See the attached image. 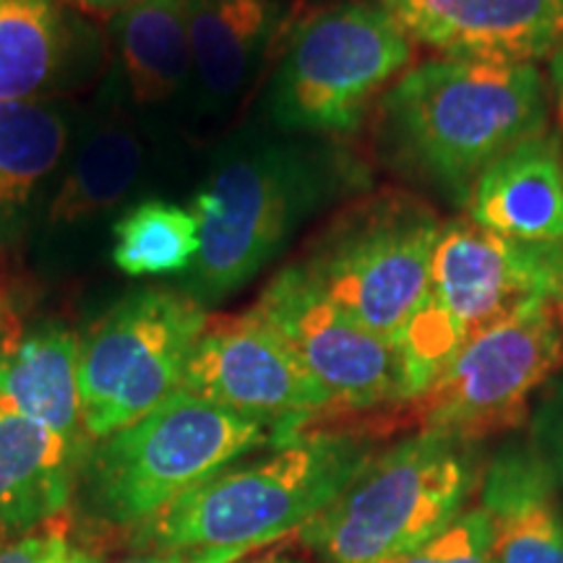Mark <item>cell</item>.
I'll use <instances>...</instances> for the list:
<instances>
[{
  "instance_id": "6da1fadb",
  "label": "cell",
  "mask_w": 563,
  "mask_h": 563,
  "mask_svg": "<svg viewBox=\"0 0 563 563\" xmlns=\"http://www.w3.org/2000/svg\"><path fill=\"white\" fill-rule=\"evenodd\" d=\"M352 180V159L327 141L258 125L232 133L194 194L201 243L178 290L207 311L238 295Z\"/></svg>"
},
{
  "instance_id": "7a4b0ae2",
  "label": "cell",
  "mask_w": 563,
  "mask_h": 563,
  "mask_svg": "<svg viewBox=\"0 0 563 563\" xmlns=\"http://www.w3.org/2000/svg\"><path fill=\"white\" fill-rule=\"evenodd\" d=\"M548 79L534 63L426 58L378 102L389 157L449 201L467 207L496 159L548 129Z\"/></svg>"
},
{
  "instance_id": "3957f363",
  "label": "cell",
  "mask_w": 563,
  "mask_h": 563,
  "mask_svg": "<svg viewBox=\"0 0 563 563\" xmlns=\"http://www.w3.org/2000/svg\"><path fill=\"white\" fill-rule=\"evenodd\" d=\"M376 452L352 426H316L230 462L125 534L136 553L262 548L298 532Z\"/></svg>"
},
{
  "instance_id": "277c9868",
  "label": "cell",
  "mask_w": 563,
  "mask_h": 563,
  "mask_svg": "<svg viewBox=\"0 0 563 563\" xmlns=\"http://www.w3.org/2000/svg\"><path fill=\"white\" fill-rule=\"evenodd\" d=\"M274 441L264 422L178 389L144 418L91 441L70 519L89 532L129 534L217 470Z\"/></svg>"
},
{
  "instance_id": "5b68a950",
  "label": "cell",
  "mask_w": 563,
  "mask_h": 563,
  "mask_svg": "<svg viewBox=\"0 0 563 563\" xmlns=\"http://www.w3.org/2000/svg\"><path fill=\"white\" fill-rule=\"evenodd\" d=\"M481 443L415 431L376 449L298 532L316 563H394L452 527L481 493Z\"/></svg>"
},
{
  "instance_id": "8992f818",
  "label": "cell",
  "mask_w": 563,
  "mask_h": 563,
  "mask_svg": "<svg viewBox=\"0 0 563 563\" xmlns=\"http://www.w3.org/2000/svg\"><path fill=\"white\" fill-rule=\"evenodd\" d=\"M412 60L415 42L382 3L329 5L292 24L266 87V118L290 136L352 133Z\"/></svg>"
},
{
  "instance_id": "52a82bcc",
  "label": "cell",
  "mask_w": 563,
  "mask_h": 563,
  "mask_svg": "<svg viewBox=\"0 0 563 563\" xmlns=\"http://www.w3.org/2000/svg\"><path fill=\"white\" fill-rule=\"evenodd\" d=\"M439 214L415 196L386 191L350 203L295 266L323 298L397 344L426 298Z\"/></svg>"
},
{
  "instance_id": "ba28073f",
  "label": "cell",
  "mask_w": 563,
  "mask_h": 563,
  "mask_svg": "<svg viewBox=\"0 0 563 563\" xmlns=\"http://www.w3.org/2000/svg\"><path fill=\"white\" fill-rule=\"evenodd\" d=\"M563 371V298H540L470 336L410 410L420 431L481 443L522 426Z\"/></svg>"
},
{
  "instance_id": "9c48e42d",
  "label": "cell",
  "mask_w": 563,
  "mask_h": 563,
  "mask_svg": "<svg viewBox=\"0 0 563 563\" xmlns=\"http://www.w3.org/2000/svg\"><path fill=\"white\" fill-rule=\"evenodd\" d=\"M207 308L178 287H141L81 334L79 382L91 441L144 418L180 389Z\"/></svg>"
},
{
  "instance_id": "30bf717a",
  "label": "cell",
  "mask_w": 563,
  "mask_h": 563,
  "mask_svg": "<svg viewBox=\"0 0 563 563\" xmlns=\"http://www.w3.org/2000/svg\"><path fill=\"white\" fill-rule=\"evenodd\" d=\"M540 298H563V243H519L467 217L441 222L415 329L449 352Z\"/></svg>"
},
{
  "instance_id": "8fae6325",
  "label": "cell",
  "mask_w": 563,
  "mask_h": 563,
  "mask_svg": "<svg viewBox=\"0 0 563 563\" xmlns=\"http://www.w3.org/2000/svg\"><path fill=\"white\" fill-rule=\"evenodd\" d=\"M159 141L157 129L108 97L79 115L66 165L32 232L37 264L63 269L91 238L110 232L150 186Z\"/></svg>"
},
{
  "instance_id": "7c38bea8",
  "label": "cell",
  "mask_w": 563,
  "mask_h": 563,
  "mask_svg": "<svg viewBox=\"0 0 563 563\" xmlns=\"http://www.w3.org/2000/svg\"><path fill=\"white\" fill-rule=\"evenodd\" d=\"M180 389L264 422L277 441L316 426H334L329 394L253 308L209 313L188 355Z\"/></svg>"
},
{
  "instance_id": "4fadbf2b",
  "label": "cell",
  "mask_w": 563,
  "mask_h": 563,
  "mask_svg": "<svg viewBox=\"0 0 563 563\" xmlns=\"http://www.w3.org/2000/svg\"><path fill=\"white\" fill-rule=\"evenodd\" d=\"M253 311L279 332L329 394L334 420L410 405L399 344L373 334L323 298L295 264L274 274Z\"/></svg>"
},
{
  "instance_id": "5bb4252c",
  "label": "cell",
  "mask_w": 563,
  "mask_h": 563,
  "mask_svg": "<svg viewBox=\"0 0 563 563\" xmlns=\"http://www.w3.org/2000/svg\"><path fill=\"white\" fill-rule=\"evenodd\" d=\"M415 47L443 58L534 63L563 42V0H378Z\"/></svg>"
},
{
  "instance_id": "9a60e30c",
  "label": "cell",
  "mask_w": 563,
  "mask_h": 563,
  "mask_svg": "<svg viewBox=\"0 0 563 563\" xmlns=\"http://www.w3.org/2000/svg\"><path fill=\"white\" fill-rule=\"evenodd\" d=\"M191 110L220 115L249 95L292 30L285 0H186Z\"/></svg>"
},
{
  "instance_id": "2e32d148",
  "label": "cell",
  "mask_w": 563,
  "mask_h": 563,
  "mask_svg": "<svg viewBox=\"0 0 563 563\" xmlns=\"http://www.w3.org/2000/svg\"><path fill=\"white\" fill-rule=\"evenodd\" d=\"M100 97L159 133L165 131L157 118L191 108L186 0H136L110 19V70Z\"/></svg>"
},
{
  "instance_id": "e0dca14e",
  "label": "cell",
  "mask_w": 563,
  "mask_h": 563,
  "mask_svg": "<svg viewBox=\"0 0 563 563\" xmlns=\"http://www.w3.org/2000/svg\"><path fill=\"white\" fill-rule=\"evenodd\" d=\"M102 55L97 32L63 0H0V102H53Z\"/></svg>"
},
{
  "instance_id": "ac0fdd59",
  "label": "cell",
  "mask_w": 563,
  "mask_h": 563,
  "mask_svg": "<svg viewBox=\"0 0 563 563\" xmlns=\"http://www.w3.org/2000/svg\"><path fill=\"white\" fill-rule=\"evenodd\" d=\"M493 563H563V493L534 441H511L485 462L477 493Z\"/></svg>"
},
{
  "instance_id": "d6986e66",
  "label": "cell",
  "mask_w": 563,
  "mask_h": 563,
  "mask_svg": "<svg viewBox=\"0 0 563 563\" xmlns=\"http://www.w3.org/2000/svg\"><path fill=\"white\" fill-rule=\"evenodd\" d=\"M79 115L66 100L0 102V251L32 238L74 144Z\"/></svg>"
},
{
  "instance_id": "ffe728a7",
  "label": "cell",
  "mask_w": 563,
  "mask_h": 563,
  "mask_svg": "<svg viewBox=\"0 0 563 563\" xmlns=\"http://www.w3.org/2000/svg\"><path fill=\"white\" fill-rule=\"evenodd\" d=\"M464 209L509 241L563 243V133L545 129L493 162Z\"/></svg>"
},
{
  "instance_id": "44dd1931",
  "label": "cell",
  "mask_w": 563,
  "mask_h": 563,
  "mask_svg": "<svg viewBox=\"0 0 563 563\" xmlns=\"http://www.w3.org/2000/svg\"><path fill=\"white\" fill-rule=\"evenodd\" d=\"M87 452L0 399V540L70 511Z\"/></svg>"
},
{
  "instance_id": "7402d4cb",
  "label": "cell",
  "mask_w": 563,
  "mask_h": 563,
  "mask_svg": "<svg viewBox=\"0 0 563 563\" xmlns=\"http://www.w3.org/2000/svg\"><path fill=\"white\" fill-rule=\"evenodd\" d=\"M81 334L63 321L30 323L24 340L0 361V399L63 439L91 446L79 382Z\"/></svg>"
},
{
  "instance_id": "603a6c76",
  "label": "cell",
  "mask_w": 563,
  "mask_h": 563,
  "mask_svg": "<svg viewBox=\"0 0 563 563\" xmlns=\"http://www.w3.org/2000/svg\"><path fill=\"white\" fill-rule=\"evenodd\" d=\"M110 258L129 277L186 274L199 253L194 211L167 199H139L112 222Z\"/></svg>"
},
{
  "instance_id": "cb8c5ba5",
  "label": "cell",
  "mask_w": 563,
  "mask_h": 563,
  "mask_svg": "<svg viewBox=\"0 0 563 563\" xmlns=\"http://www.w3.org/2000/svg\"><path fill=\"white\" fill-rule=\"evenodd\" d=\"M70 511L30 532L0 540V563H102L95 548L70 534Z\"/></svg>"
},
{
  "instance_id": "d4e9b609",
  "label": "cell",
  "mask_w": 563,
  "mask_h": 563,
  "mask_svg": "<svg viewBox=\"0 0 563 563\" xmlns=\"http://www.w3.org/2000/svg\"><path fill=\"white\" fill-rule=\"evenodd\" d=\"M394 563H493L488 519L473 504L446 532Z\"/></svg>"
},
{
  "instance_id": "484cf974",
  "label": "cell",
  "mask_w": 563,
  "mask_h": 563,
  "mask_svg": "<svg viewBox=\"0 0 563 563\" xmlns=\"http://www.w3.org/2000/svg\"><path fill=\"white\" fill-rule=\"evenodd\" d=\"M32 298L19 282H0V361L11 355L30 329Z\"/></svg>"
},
{
  "instance_id": "4316f807",
  "label": "cell",
  "mask_w": 563,
  "mask_h": 563,
  "mask_svg": "<svg viewBox=\"0 0 563 563\" xmlns=\"http://www.w3.org/2000/svg\"><path fill=\"white\" fill-rule=\"evenodd\" d=\"M251 553L253 548H167L139 553L121 563H238Z\"/></svg>"
},
{
  "instance_id": "83f0119b",
  "label": "cell",
  "mask_w": 563,
  "mask_h": 563,
  "mask_svg": "<svg viewBox=\"0 0 563 563\" xmlns=\"http://www.w3.org/2000/svg\"><path fill=\"white\" fill-rule=\"evenodd\" d=\"M534 446L543 452L548 464H551L555 481H559V488L563 493V389L555 391L551 405L545 407V415H540Z\"/></svg>"
},
{
  "instance_id": "f1b7e54d",
  "label": "cell",
  "mask_w": 563,
  "mask_h": 563,
  "mask_svg": "<svg viewBox=\"0 0 563 563\" xmlns=\"http://www.w3.org/2000/svg\"><path fill=\"white\" fill-rule=\"evenodd\" d=\"M548 97H551V110L559 131L563 133V42L548 58Z\"/></svg>"
},
{
  "instance_id": "f546056e",
  "label": "cell",
  "mask_w": 563,
  "mask_h": 563,
  "mask_svg": "<svg viewBox=\"0 0 563 563\" xmlns=\"http://www.w3.org/2000/svg\"><path fill=\"white\" fill-rule=\"evenodd\" d=\"M63 3L70 5L74 11L84 13H97V16H115L118 11L129 9V5L136 3V0H63Z\"/></svg>"
},
{
  "instance_id": "4dcf8cb0",
  "label": "cell",
  "mask_w": 563,
  "mask_h": 563,
  "mask_svg": "<svg viewBox=\"0 0 563 563\" xmlns=\"http://www.w3.org/2000/svg\"><path fill=\"white\" fill-rule=\"evenodd\" d=\"M241 563V561H238ZM245 563H300L295 559H279V555H266V559H256V561H245Z\"/></svg>"
}]
</instances>
